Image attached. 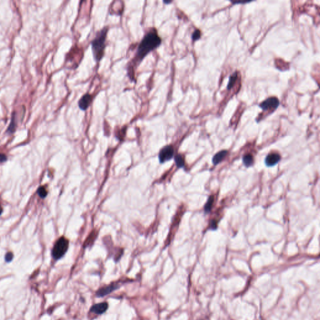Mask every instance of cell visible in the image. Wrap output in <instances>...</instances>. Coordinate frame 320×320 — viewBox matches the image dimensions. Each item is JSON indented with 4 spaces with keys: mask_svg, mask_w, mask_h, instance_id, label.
Here are the masks:
<instances>
[{
    "mask_svg": "<svg viewBox=\"0 0 320 320\" xmlns=\"http://www.w3.org/2000/svg\"><path fill=\"white\" fill-rule=\"evenodd\" d=\"M108 308V304L106 302L98 303L91 306L90 311L96 314H101L106 312Z\"/></svg>",
    "mask_w": 320,
    "mask_h": 320,
    "instance_id": "ba28073f",
    "label": "cell"
},
{
    "mask_svg": "<svg viewBox=\"0 0 320 320\" xmlns=\"http://www.w3.org/2000/svg\"><path fill=\"white\" fill-rule=\"evenodd\" d=\"M281 160V156L278 153L269 154L265 159V164L267 166L271 167L276 165Z\"/></svg>",
    "mask_w": 320,
    "mask_h": 320,
    "instance_id": "9c48e42d",
    "label": "cell"
},
{
    "mask_svg": "<svg viewBox=\"0 0 320 320\" xmlns=\"http://www.w3.org/2000/svg\"><path fill=\"white\" fill-rule=\"evenodd\" d=\"M163 3L165 4H170L172 3V1H163Z\"/></svg>",
    "mask_w": 320,
    "mask_h": 320,
    "instance_id": "7402d4cb",
    "label": "cell"
},
{
    "mask_svg": "<svg viewBox=\"0 0 320 320\" xmlns=\"http://www.w3.org/2000/svg\"><path fill=\"white\" fill-rule=\"evenodd\" d=\"M94 96L90 93H86L78 101V106L79 109L85 111L91 105L93 101Z\"/></svg>",
    "mask_w": 320,
    "mask_h": 320,
    "instance_id": "8992f818",
    "label": "cell"
},
{
    "mask_svg": "<svg viewBox=\"0 0 320 320\" xmlns=\"http://www.w3.org/2000/svg\"><path fill=\"white\" fill-rule=\"evenodd\" d=\"M7 160V156L4 154H0V163L5 162Z\"/></svg>",
    "mask_w": 320,
    "mask_h": 320,
    "instance_id": "ffe728a7",
    "label": "cell"
},
{
    "mask_svg": "<svg viewBox=\"0 0 320 320\" xmlns=\"http://www.w3.org/2000/svg\"><path fill=\"white\" fill-rule=\"evenodd\" d=\"M176 165L178 168H183L184 166V160L182 155H177L175 158Z\"/></svg>",
    "mask_w": 320,
    "mask_h": 320,
    "instance_id": "9a60e30c",
    "label": "cell"
},
{
    "mask_svg": "<svg viewBox=\"0 0 320 320\" xmlns=\"http://www.w3.org/2000/svg\"><path fill=\"white\" fill-rule=\"evenodd\" d=\"M98 235V233L97 232V231L96 230L92 231L91 232L90 234L89 235V236L87 237V238H86V240H85V241L84 247L86 248V247H88V246H91L92 245H93V244L95 242V241L96 240Z\"/></svg>",
    "mask_w": 320,
    "mask_h": 320,
    "instance_id": "30bf717a",
    "label": "cell"
},
{
    "mask_svg": "<svg viewBox=\"0 0 320 320\" xmlns=\"http://www.w3.org/2000/svg\"><path fill=\"white\" fill-rule=\"evenodd\" d=\"M175 150L173 146L167 145L164 146L160 151L158 155L159 160L161 163H164L166 161H169L172 159L174 155Z\"/></svg>",
    "mask_w": 320,
    "mask_h": 320,
    "instance_id": "277c9868",
    "label": "cell"
},
{
    "mask_svg": "<svg viewBox=\"0 0 320 320\" xmlns=\"http://www.w3.org/2000/svg\"><path fill=\"white\" fill-rule=\"evenodd\" d=\"M237 78H238V74H237L236 72L232 76H231V77H230L229 82H228V86H227V89L228 90H230L233 87V86H234L235 83L236 82Z\"/></svg>",
    "mask_w": 320,
    "mask_h": 320,
    "instance_id": "5bb4252c",
    "label": "cell"
},
{
    "mask_svg": "<svg viewBox=\"0 0 320 320\" xmlns=\"http://www.w3.org/2000/svg\"><path fill=\"white\" fill-rule=\"evenodd\" d=\"M211 228L213 230H216L217 228V224L215 221H212L211 223Z\"/></svg>",
    "mask_w": 320,
    "mask_h": 320,
    "instance_id": "44dd1931",
    "label": "cell"
},
{
    "mask_svg": "<svg viewBox=\"0 0 320 320\" xmlns=\"http://www.w3.org/2000/svg\"><path fill=\"white\" fill-rule=\"evenodd\" d=\"M69 241L64 236H61L56 241L52 249V256L55 260L61 259L68 251Z\"/></svg>",
    "mask_w": 320,
    "mask_h": 320,
    "instance_id": "3957f363",
    "label": "cell"
},
{
    "mask_svg": "<svg viewBox=\"0 0 320 320\" xmlns=\"http://www.w3.org/2000/svg\"><path fill=\"white\" fill-rule=\"evenodd\" d=\"M108 30L109 28L108 26L102 28L97 33L95 38L91 43L93 58L97 63L100 62L105 55Z\"/></svg>",
    "mask_w": 320,
    "mask_h": 320,
    "instance_id": "7a4b0ae2",
    "label": "cell"
},
{
    "mask_svg": "<svg viewBox=\"0 0 320 320\" xmlns=\"http://www.w3.org/2000/svg\"><path fill=\"white\" fill-rule=\"evenodd\" d=\"M2 212H3V208L1 207V205H0V215L2 214Z\"/></svg>",
    "mask_w": 320,
    "mask_h": 320,
    "instance_id": "603a6c76",
    "label": "cell"
},
{
    "mask_svg": "<svg viewBox=\"0 0 320 320\" xmlns=\"http://www.w3.org/2000/svg\"><path fill=\"white\" fill-rule=\"evenodd\" d=\"M243 162L244 165H245L246 167H249V166H252L253 164V162H254L253 156L251 155H249V154H248V155L243 156Z\"/></svg>",
    "mask_w": 320,
    "mask_h": 320,
    "instance_id": "7c38bea8",
    "label": "cell"
},
{
    "mask_svg": "<svg viewBox=\"0 0 320 320\" xmlns=\"http://www.w3.org/2000/svg\"><path fill=\"white\" fill-rule=\"evenodd\" d=\"M37 193L40 196V198H41L43 199L46 198V196H47V194H48L46 189L44 186L39 187V188L38 189V190H37Z\"/></svg>",
    "mask_w": 320,
    "mask_h": 320,
    "instance_id": "e0dca14e",
    "label": "cell"
},
{
    "mask_svg": "<svg viewBox=\"0 0 320 320\" xmlns=\"http://www.w3.org/2000/svg\"><path fill=\"white\" fill-rule=\"evenodd\" d=\"M161 43L162 40L161 37L158 35V31L155 28H151L147 33L144 36L142 40L141 41L139 44L137 54L133 61L134 64L131 66L128 67V69L131 68V70L128 72L129 77V78L131 77V79H133V77L134 75L133 72V71H134V65H136L137 66V65L138 66V64L142 63L143 59L147 56L150 53L154 51L161 45Z\"/></svg>",
    "mask_w": 320,
    "mask_h": 320,
    "instance_id": "6da1fadb",
    "label": "cell"
},
{
    "mask_svg": "<svg viewBox=\"0 0 320 320\" xmlns=\"http://www.w3.org/2000/svg\"><path fill=\"white\" fill-rule=\"evenodd\" d=\"M120 285L118 283H112L111 285H110L108 286H105L103 288H101L100 290L97 291L96 293V295L98 297H103L108 294L111 293L113 291H115L117 288H119Z\"/></svg>",
    "mask_w": 320,
    "mask_h": 320,
    "instance_id": "52a82bcc",
    "label": "cell"
},
{
    "mask_svg": "<svg viewBox=\"0 0 320 320\" xmlns=\"http://www.w3.org/2000/svg\"><path fill=\"white\" fill-rule=\"evenodd\" d=\"M213 202H214L213 197L212 196H209L207 204L204 205V211L207 213H208L209 212H210V211H211V208H212V206H213Z\"/></svg>",
    "mask_w": 320,
    "mask_h": 320,
    "instance_id": "4fadbf2b",
    "label": "cell"
},
{
    "mask_svg": "<svg viewBox=\"0 0 320 320\" xmlns=\"http://www.w3.org/2000/svg\"><path fill=\"white\" fill-rule=\"evenodd\" d=\"M16 118V116L13 114L12 116V121H11V123L9 124V126L7 130V131L9 133H13L15 130V128H16V118Z\"/></svg>",
    "mask_w": 320,
    "mask_h": 320,
    "instance_id": "2e32d148",
    "label": "cell"
},
{
    "mask_svg": "<svg viewBox=\"0 0 320 320\" xmlns=\"http://www.w3.org/2000/svg\"><path fill=\"white\" fill-rule=\"evenodd\" d=\"M13 258V254L12 252H8L4 256L5 261H6L7 263L12 261Z\"/></svg>",
    "mask_w": 320,
    "mask_h": 320,
    "instance_id": "d6986e66",
    "label": "cell"
},
{
    "mask_svg": "<svg viewBox=\"0 0 320 320\" xmlns=\"http://www.w3.org/2000/svg\"><path fill=\"white\" fill-rule=\"evenodd\" d=\"M228 154V151L226 150H222L219 151L218 153H216L213 158V163L214 165H218L223 160L225 156Z\"/></svg>",
    "mask_w": 320,
    "mask_h": 320,
    "instance_id": "8fae6325",
    "label": "cell"
},
{
    "mask_svg": "<svg viewBox=\"0 0 320 320\" xmlns=\"http://www.w3.org/2000/svg\"><path fill=\"white\" fill-rule=\"evenodd\" d=\"M279 105L280 101L277 98L270 97L259 104V107L261 108L264 111H267L269 109L276 110L279 106Z\"/></svg>",
    "mask_w": 320,
    "mask_h": 320,
    "instance_id": "5b68a950",
    "label": "cell"
},
{
    "mask_svg": "<svg viewBox=\"0 0 320 320\" xmlns=\"http://www.w3.org/2000/svg\"><path fill=\"white\" fill-rule=\"evenodd\" d=\"M201 38V31L199 30H196L192 34V39L193 41H196Z\"/></svg>",
    "mask_w": 320,
    "mask_h": 320,
    "instance_id": "ac0fdd59",
    "label": "cell"
}]
</instances>
